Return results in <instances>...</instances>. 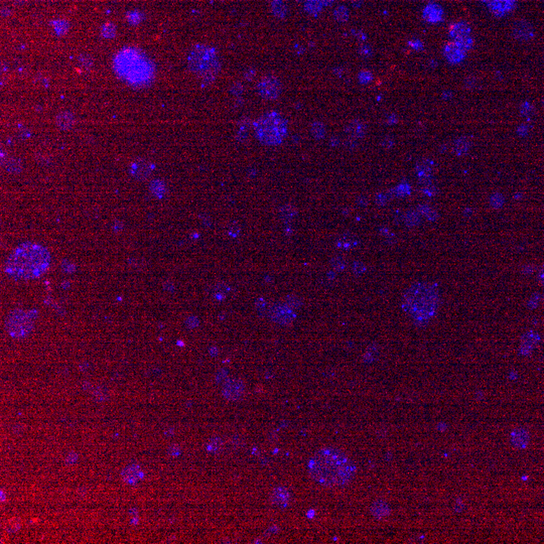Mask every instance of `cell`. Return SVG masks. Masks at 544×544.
<instances>
[{
    "label": "cell",
    "instance_id": "obj_23",
    "mask_svg": "<svg viewBox=\"0 0 544 544\" xmlns=\"http://www.w3.org/2000/svg\"><path fill=\"white\" fill-rule=\"evenodd\" d=\"M142 477V473L137 466H129L122 472V479L126 484H135Z\"/></svg>",
    "mask_w": 544,
    "mask_h": 544
},
{
    "label": "cell",
    "instance_id": "obj_13",
    "mask_svg": "<svg viewBox=\"0 0 544 544\" xmlns=\"http://www.w3.org/2000/svg\"><path fill=\"white\" fill-rule=\"evenodd\" d=\"M444 8L434 2L428 3L422 11V18L428 23H439L444 20Z\"/></svg>",
    "mask_w": 544,
    "mask_h": 544
},
{
    "label": "cell",
    "instance_id": "obj_46",
    "mask_svg": "<svg viewBox=\"0 0 544 544\" xmlns=\"http://www.w3.org/2000/svg\"><path fill=\"white\" fill-rule=\"evenodd\" d=\"M353 269H354V271H355V273H357V274H360V273H363V272L366 270V267H365V266L363 265L362 263H358V262H357V263H355V264H354V267H353Z\"/></svg>",
    "mask_w": 544,
    "mask_h": 544
},
{
    "label": "cell",
    "instance_id": "obj_52",
    "mask_svg": "<svg viewBox=\"0 0 544 544\" xmlns=\"http://www.w3.org/2000/svg\"><path fill=\"white\" fill-rule=\"evenodd\" d=\"M451 97H452V92H450V91H446V92L443 93V98H444L445 100H449V99H451Z\"/></svg>",
    "mask_w": 544,
    "mask_h": 544
},
{
    "label": "cell",
    "instance_id": "obj_38",
    "mask_svg": "<svg viewBox=\"0 0 544 544\" xmlns=\"http://www.w3.org/2000/svg\"><path fill=\"white\" fill-rule=\"evenodd\" d=\"M358 79H359L360 84L367 85L373 80V75L370 71H361L358 75Z\"/></svg>",
    "mask_w": 544,
    "mask_h": 544
},
{
    "label": "cell",
    "instance_id": "obj_6",
    "mask_svg": "<svg viewBox=\"0 0 544 544\" xmlns=\"http://www.w3.org/2000/svg\"><path fill=\"white\" fill-rule=\"evenodd\" d=\"M253 128L256 138L262 144L270 146L281 144L288 131L286 119L276 111L261 115L253 123Z\"/></svg>",
    "mask_w": 544,
    "mask_h": 544
},
{
    "label": "cell",
    "instance_id": "obj_12",
    "mask_svg": "<svg viewBox=\"0 0 544 544\" xmlns=\"http://www.w3.org/2000/svg\"><path fill=\"white\" fill-rule=\"evenodd\" d=\"M153 169L154 167L151 162L145 159H137L130 167V174L136 180L144 181L150 177Z\"/></svg>",
    "mask_w": 544,
    "mask_h": 544
},
{
    "label": "cell",
    "instance_id": "obj_7",
    "mask_svg": "<svg viewBox=\"0 0 544 544\" xmlns=\"http://www.w3.org/2000/svg\"><path fill=\"white\" fill-rule=\"evenodd\" d=\"M5 328L12 338L21 339L32 332L34 328V319L28 312L15 310L7 317Z\"/></svg>",
    "mask_w": 544,
    "mask_h": 544
},
{
    "label": "cell",
    "instance_id": "obj_41",
    "mask_svg": "<svg viewBox=\"0 0 544 544\" xmlns=\"http://www.w3.org/2000/svg\"><path fill=\"white\" fill-rule=\"evenodd\" d=\"M17 134H18V136H19L20 138H22V139H26V138H29V137L31 136V130H30L26 126H24V125H20V126H18Z\"/></svg>",
    "mask_w": 544,
    "mask_h": 544
},
{
    "label": "cell",
    "instance_id": "obj_3",
    "mask_svg": "<svg viewBox=\"0 0 544 544\" xmlns=\"http://www.w3.org/2000/svg\"><path fill=\"white\" fill-rule=\"evenodd\" d=\"M440 304L438 287L431 283L417 282L404 294L402 308L417 323H426L434 317Z\"/></svg>",
    "mask_w": 544,
    "mask_h": 544
},
{
    "label": "cell",
    "instance_id": "obj_22",
    "mask_svg": "<svg viewBox=\"0 0 544 544\" xmlns=\"http://www.w3.org/2000/svg\"><path fill=\"white\" fill-rule=\"evenodd\" d=\"M290 500V493L284 487L275 488L272 492V503L278 507H285L288 505Z\"/></svg>",
    "mask_w": 544,
    "mask_h": 544
},
{
    "label": "cell",
    "instance_id": "obj_4",
    "mask_svg": "<svg viewBox=\"0 0 544 544\" xmlns=\"http://www.w3.org/2000/svg\"><path fill=\"white\" fill-rule=\"evenodd\" d=\"M187 67L202 79L205 86L211 85L221 71V62L215 47L205 44L194 45L187 56Z\"/></svg>",
    "mask_w": 544,
    "mask_h": 544
},
{
    "label": "cell",
    "instance_id": "obj_29",
    "mask_svg": "<svg viewBox=\"0 0 544 544\" xmlns=\"http://www.w3.org/2000/svg\"><path fill=\"white\" fill-rule=\"evenodd\" d=\"M52 24V28H53V31L56 32V34L58 36H64L66 35L68 32H69V29H70V24L68 21L64 20V19H57V20H53L51 22Z\"/></svg>",
    "mask_w": 544,
    "mask_h": 544
},
{
    "label": "cell",
    "instance_id": "obj_27",
    "mask_svg": "<svg viewBox=\"0 0 544 544\" xmlns=\"http://www.w3.org/2000/svg\"><path fill=\"white\" fill-rule=\"evenodd\" d=\"M149 189L157 198H162L167 194V191H168L166 182L161 180H154L151 181L149 185Z\"/></svg>",
    "mask_w": 544,
    "mask_h": 544
},
{
    "label": "cell",
    "instance_id": "obj_49",
    "mask_svg": "<svg viewBox=\"0 0 544 544\" xmlns=\"http://www.w3.org/2000/svg\"><path fill=\"white\" fill-rule=\"evenodd\" d=\"M382 145H383L384 147H386V148H390V147L393 145V139H391V138H389V137L385 138V139L383 140V142H382Z\"/></svg>",
    "mask_w": 544,
    "mask_h": 544
},
{
    "label": "cell",
    "instance_id": "obj_51",
    "mask_svg": "<svg viewBox=\"0 0 544 544\" xmlns=\"http://www.w3.org/2000/svg\"><path fill=\"white\" fill-rule=\"evenodd\" d=\"M538 279H539V282L541 284H544V265L541 266V268L539 269L538 272Z\"/></svg>",
    "mask_w": 544,
    "mask_h": 544
},
{
    "label": "cell",
    "instance_id": "obj_48",
    "mask_svg": "<svg viewBox=\"0 0 544 544\" xmlns=\"http://www.w3.org/2000/svg\"><path fill=\"white\" fill-rule=\"evenodd\" d=\"M398 122V118L396 115H389L387 118V124L388 125H394Z\"/></svg>",
    "mask_w": 544,
    "mask_h": 544
},
{
    "label": "cell",
    "instance_id": "obj_1",
    "mask_svg": "<svg viewBox=\"0 0 544 544\" xmlns=\"http://www.w3.org/2000/svg\"><path fill=\"white\" fill-rule=\"evenodd\" d=\"M312 478L325 487H342L356 475V466L341 450L324 448L314 454L309 463Z\"/></svg>",
    "mask_w": 544,
    "mask_h": 544
},
{
    "label": "cell",
    "instance_id": "obj_42",
    "mask_svg": "<svg viewBox=\"0 0 544 544\" xmlns=\"http://www.w3.org/2000/svg\"><path fill=\"white\" fill-rule=\"evenodd\" d=\"M430 210H431V208L428 205H420L417 208V211L421 216H426L429 213Z\"/></svg>",
    "mask_w": 544,
    "mask_h": 544
},
{
    "label": "cell",
    "instance_id": "obj_20",
    "mask_svg": "<svg viewBox=\"0 0 544 544\" xmlns=\"http://www.w3.org/2000/svg\"><path fill=\"white\" fill-rule=\"evenodd\" d=\"M76 119L73 113L62 111L56 116V125L62 130H69L75 125Z\"/></svg>",
    "mask_w": 544,
    "mask_h": 544
},
{
    "label": "cell",
    "instance_id": "obj_32",
    "mask_svg": "<svg viewBox=\"0 0 544 544\" xmlns=\"http://www.w3.org/2000/svg\"><path fill=\"white\" fill-rule=\"evenodd\" d=\"M420 217L421 215L418 213V211H410L408 212L407 215L405 216V223L407 224L408 226H415L417 224H419L420 222Z\"/></svg>",
    "mask_w": 544,
    "mask_h": 544
},
{
    "label": "cell",
    "instance_id": "obj_25",
    "mask_svg": "<svg viewBox=\"0 0 544 544\" xmlns=\"http://www.w3.org/2000/svg\"><path fill=\"white\" fill-rule=\"evenodd\" d=\"M472 146V141L469 137H466V136H461L459 138H457L455 141H454V144H453V150L455 152L456 155L458 156H463V155H466L470 148Z\"/></svg>",
    "mask_w": 544,
    "mask_h": 544
},
{
    "label": "cell",
    "instance_id": "obj_18",
    "mask_svg": "<svg viewBox=\"0 0 544 544\" xmlns=\"http://www.w3.org/2000/svg\"><path fill=\"white\" fill-rule=\"evenodd\" d=\"M471 26L465 21L454 22L450 26V37L453 41H457L471 36Z\"/></svg>",
    "mask_w": 544,
    "mask_h": 544
},
{
    "label": "cell",
    "instance_id": "obj_35",
    "mask_svg": "<svg viewBox=\"0 0 544 544\" xmlns=\"http://www.w3.org/2000/svg\"><path fill=\"white\" fill-rule=\"evenodd\" d=\"M142 13L139 12V11H129L127 14H126V19L127 21L132 24V25H135L138 24L142 21Z\"/></svg>",
    "mask_w": 544,
    "mask_h": 544
},
{
    "label": "cell",
    "instance_id": "obj_5",
    "mask_svg": "<svg viewBox=\"0 0 544 544\" xmlns=\"http://www.w3.org/2000/svg\"><path fill=\"white\" fill-rule=\"evenodd\" d=\"M116 72L131 83H145L152 77V68L145 57L132 48L124 49L114 61Z\"/></svg>",
    "mask_w": 544,
    "mask_h": 544
},
{
    "label": "cell",
    "instance_id": "obj_36",
    "mask_svg": "<svg viewBox=\"0 0 544 544\" xmlns=\"http://www.w3.org/2000/svg\"><path fill=\"white\" fill-rule=\"evenodd\" d=\"M421 192H422V194H423L424 196L431 198V197H434V196L438 194V188H437V186H436L434 184H432V182H431V183H428V184H424V185L422 186V188H421Z\"/></svg>",
    "mask_w": 544,
    "mask_h": 544
},
{
    "label": "cell",
    "instance_id": "obj_14",
    "mask_svg": "<svg viewBox=\"0 0 544 544\" xmlns=\"http://www.w3.org/2000/svg\"><path fill=\"white\" fill-rule=\"evenodd\" d=\"M516 3L517 0H491L488 6L495 16L502 17L512 11L516 7Z\"/></svg>",
    "mask_w": 544,
    "mask_h": 544
},
{
    "label": "cell",
    "instance_id": "obj_31",
    "mask_svg": "<svg viewBox=\"0 0 544 544\" xmlns=\"http://www.w3.org/2000/svg\"><path fill=\"white\" fill-rule=\"evenodd\" d=\"M78 62H79V65L86 71H90L91 69L94 67V60L88 53L80 55Z\"/></svg>",
    "mask_w": 544,
    "mask_h": 544
},
{
    "label": "cell",
    "instance_id": "obj_21",
    "mask_svg": "<svg viewBox=\"0 0 544 544\" xmlns=\"http://www.w3.org/2000/svg\"><path fill=\"white\" fill-rule=\"evenodd\" d=\"M271 317L275 321H278L280 323H287L291 321L294 317L292 311L289 309V307H275L272 310Z\"/></svg>",
    "mask_w": 544,
    "mask_h": 544
},
{
    "label": "cell",
    "instance_id": "obj_16",
    "mask_svg": "<svg viewBox=\"0 0 544 544\" xmlns=\"http://www.w3.org/2000/svg\"><path fill=\"white\" fill-rule=\"evenodd\" d=\"M540 341V337L537 333L535 332H527L523 337H522V340H521V345H520V352L522 355H529L530 353H532V351L536 348V346L538 345Z\"/></svg>",
    "mask_w": 544,
    "mask_h": 544
},
{
    "label": "cell",
    "instance_id": "obj_53",
    "mask_svg": "<svg viewBox=\"0 0 544 544\" xmlns=\"http://www.w3.org/2000/svg\"><path fill=\"white\" fill-rule=\"evenodd\" d=\"M518 132H519L520 134H525V133H526V128H525V126L523 125V126H521L520 128H518Z\"/></svg>",
    "mask_w": 544,
    "mask_h": 544
},
{
    "label": "cell",
    "instance_id": "obj_11",
    "mask_svg": "<svg viewBox=\"0 0 544 544\" xmlns=\"http://www.w3.org/2000/svg\"><path fill=\"white\" fill-rule=\"evenodd\" d=\"M245 391V386L241 380L232 379L229 380L223 387V395L228 400H239L242 398Z\"/></svg>",
    "mask_w": 544,
    "mask_h": 544
},
{
    "label": "cell",
    "instance_id": "obj_50",
    "mask_svg": "<svg viewBox=\"0 0 544 544\" xmlns=\"http://www.w3.org/2000/svg\"><path fill=\"white\" fill-rule=\"evenodd\" d=\"M530 109H531V106L528 103H524L521 107V113L523 115H526L528 112H530Z\"/></svg>",
    "mask_w": 544,
    "mask_h": 544
},
{
    "label": "cell",
    "instance_id": "obj_30",
    "mask_svg": "<svg viewBox=\"0 0 544 544\" xmlns=\"http://www.w3.org/2000/svg\"><path fill=\"white\" fill-rule=\"evenodd\" d=\"M116 33H117L116 26L111 22H107V23L103 24L102 28H101V36H102V38H104L106 40L113 39L116 36Z\"/></svg>",
    "mask_w": 544,
    "mask_h": 544
},
{
    "label": "cell",
    "instance_id": "obj_15",
    "mask_svg": "<svg viewBox=\"0 0 544 544\" xmlns=\"http://www.w3.org/2000/svg\"><path fill=\"white\" fill-rule=\"evenodd\" d=\"M444 56L448 60L449 63H451L453 65H456V64L461 63L465 60V58L467 56V52L465 50H463L453 41V42H451V43L445 45V47H444Z\"/></svg>",
    "mask_w": 544,
    "mask_h": 544
},
{
    "label": "cell",
    "instance_id": "obj_2",
    "mask_svg": "<svg viewBox=\"0 0 544 544\" xmlns=\"http://www.w3.org/2000/svg\"><path fill=\"white\" fill-rule=\"evenodd\" d=\"M50 255L45 247L35 243L19 245L7 258L5 271L15 279H33L47 269Z\"/></svg>",
    "mask_w": 544,
    "mask_h": 544
},
{
    "label": "cell",
    "instance_id": "obj_8",
    "mask_svg": "<svg viewBox=\"0 0 544 544\" xmlns=\"http://www.w3.org/2000/svg\"><path fill=\"white\" fill-rule=\"evenodd\" d=\"M259 96L267 101H274L279 98L282 93V83L275 76H265L263 77L256 86Z\"/></svg>",
    "mask_w": 544,
    "mask_h": 544
},
{
    "label": "cell",
    "instance_id": "obj_28",
    "mask_svg": "<svg viewBox=\"0 0 544 544\" xmlns=\"http://www.w3.org/2000/svg\"><path fill=\"white\" fill-rule=\"evenodd\" d=\"M5 169L10 174H19L22 171L21 160L16 157L9 158L5 164Z\"/></svg>",
    "mask_w": 544,
    "mask_h": 544
},
{
    "label": "cell",
    "instance_id": "obj_19",
    "mask_svg": "<svg viewBox=\"0 0 544 544\" xmlns=\"http://www.w3.org/2000/svg\"><path fill=\"white\" fill-rule=\"evenodd\" d=\"M346 132L352 139H360L367 132V125L361 120L355 119L347 125Z\"/></svg>",
    "mask_w": 544,
    "mask_h": 544
},
{
    "label": "cell",
    "instance_id": "obj_40",
    "mask_svg": "<svg viewBox=\"0 0 544 544\" xmlns=\"http://www.w3.org/2000/svg\"><path fill=\"white\" fill-rule=\"evenodd\" d=\"M34 82H35L36 85L41 86V87H47L48 84H49L48 79L45 76H43V75H37L35 77V79H34Z\"/></svg>",
    "mask_w": 544,
    "mask_h": 544
},
{
    "label": "cell",
    "instance_id": "obj_33",
    "mask_svg": "<svg viewBox=\"0 0 544 544\" xmlns=\"http://www.w3.org/2000/svg\"><path fill=\"white\" fill-rule=\"evenodd\" d=\"M453 42L458 45L463 50H465L466 52L469 51L474 45V40H473V38L471 36L467 37V38H464V39H460V40H457V41H453Z\"/></svg>",
    "mask_w": 544,
    "mask_h": 544
},
{
    "label": "cell",
    "instance_id": "obj_47",
    "mask_svg": "<svg viewBox=\"0 0 544 544\" xmlns=\"http://www.w3.org/2000/svg\"><path fill=\"white\" fill-rule=\"evenodd\" d=\"M438 216H439V215H438V213H437V212H436L434 210H432V209H431V210L429 211V213H428V214H427V215H426L425 217H426V218H427V219H428L429 221H434V220H437V219H438Z\"/></svg>",
    "mask_w": 544,
    "mask_h": 544
},
{
    "label": "cell",
    "instance_id": "obj_34",
    "mask_svg": "<svg viewBox=\"0 0 544 544\" xmlns=\"http://www.w3.org/2000/svg\"><path fill=\"white\" fill-rule=\"evenodd\" d=\"M411 193V186L407 182H402L394 188V194L397 197H406Z\"/></svg>",
    "mask_w": 544,
    "mask_h": 544
},
{
    "label": "cell",
    "instance_id": "obj_44",
    "mask_svg": "<svg viewBox=\"0 0 544 544\" xmlns=\"http://www.w3.org/2000/svg\"><path fill=\"white\" fill-rule=\"evenodd\" d=\"M360 53L364 57H370L372 55V49L369 45H362L360 47Z\"/></svg>",
    "mask_w": 544,
    "mask_h": 544
},
{
    "label": "cell",
    "instance_id": "obj_45",
    "mask_svg": "<svg viewBox=\"0 0 544 544\" xmlns=\"http://www.w3.org/2000/svg\"><path fill=\"white\" fill-rule=\"evenodd\" d=\"M216 442H217V439L213 440V441L209 444V447H208V448H209L210 451H212V452H217V451L220 449V447H221V443H219V444L217 445Z\"/></svg>",
    "mask_w": 544,
    "mask_h": 544
},
{
    "label": "cell",
    "instance_id": "obj_54",
    "mask_svg": "<svg viewBox=\"0 0 544 544\" xmlns=\"http://www.w3.org/2000/svg\"><path fill=\"white\" fill-rule=\"evenodd\" d=\"M14 3H17V4H23L25 2H28L29 0H12Z\"/></svg>",
    "mask_w": 544,
    "mask_h": 544
},
{
    "label": "cell",
    "instance_id": "obj_43",
    "mask_svg": "<svg viewBox=\"0 0 544 544\" xmlns=\"http://www.w3.org/2000/svg\"><path fill=\"white\" fill-rule=\"evenodd\" d=\"M465 86L469 89L474 88L476 86V78L475 77H468L465 81Z\"/></svg>",
    "mask_w": 544,
    "mask_h": 544
},
{
    "label": "cell",
    "instance_id": "obj_17",
    "mask_svg": "<svg viewBox=\"0 0 544 544\" xmlns=\"http://www.w3.org/2000/svg\"><path fill=\"white\" fill-rule=\"evenodd\" d=\"M529 440H530V437H529L528 431L522 427L515 428L511 432L510 441H511L512 446L515 447L516 449H520V450L525 449L529 444Z\"/></svg>",
    "mask_w": 544,
    "mask_h": 544
},
{
    "label": "cell",
    "instance_id": "obj_9",
    "mask_svg": "<svg viewBox=\"0 0 544 544\" xmlns=\"http://www.w3.org/2000/svg\"><path fill=\"white\" fill-rule=\"evenodd\" d=\"M434 170V161L430 158L420 159L416 164L415 172L418 178V181L421 184H428L432 181V173Z\"/></svg>",
    "mask_w": 544,
    "mask_h": 544
},
{
    "label": "cell",
    "instance_id": "obj_55",
    "mask_svg": "<svg viewBox=\"0 0 544 544\" xmlns=\"http://www.w3.org/2000/svg\"><path fill=\"white\" fill-rule=\"evenodd\" d=\"M482 1H483V2H485V3H487V4H488V3H489V2H490V1H491V0H482Z\"/></svg>",
    "mask_w": 544,
    "mask_h": 544
},
{
    "label": "cell",
    "instance_id": "obj_24",
    "mask_svg": "<svg viewBox=\"0 0 544 544\" xmlns=\"http://www.w3.org/2000/svg\"><path fill=\"white\" fill-rule=\"evenodd\" d=\"M371 513L374 517L376 518H384V517H387L389 514H390V507L389 505L383 501V500H378L376 502L373 503V505L371 506Z\"/></svg>",
    "mask_w": 544,
    "mask_h": 544
},
{
    "label": "cell",
    "instance_id": "obj_37",
    "mask_svg": "<svg viewBox=\"0 0 544 544\" xmlns=\"http://www.w3.org/2000/svg\"><path fill=\"white\" fill-rule=\"evenodd\" d=\"M490 204L495 209L501 208L502 205L504 204V197L499 193L492 195L491 198H490Z\"/></svg>",
    "mask_w": 544,
    "mask_h": 544
},
{
    "label": "cell",
    "instance_id": "obj_10",
    "mask_svg": "<svg viewBox=\"0 0 544 544\" xmlns=\"http://www.w3.org/2000/svg\"><path fill=\"white\" fill-rule=\"evenodd\" d=\"M512 34L516 40L520 42H527L533 39L534 29L532 24L527 20L520 19L514 23Z\"/></svg>",
    "mask_w": 544,
    "mask_h": 544
},
{
    "label": "cell",
    "instance_id": "obj_26",
    "mask_svg": "<svg viewBox=\"0 0 544 544\" xmlns=\"http://www.w3.org/2000/svg\"><path fill=\"white\" fill-rule=\"evenodd\" d=\"M357 244H358V239L353 234H350V233L342 235L337 241V246L342 249H353L354 247L357 246Z\"/></svg>",
    "mask_w": 544,
    "mask_h": 544
},
{
    "label": "cell",
    "instance_id": "obj_39",
    "mask_svg": "<svg viewBox=\"0 0 544 544\" xmlns=\"http://www.w3.org/2000/svg\"><path fill=\"white\" fill-rule=\"evenodd\" d=\"M407 44L409 45V47L412 48L415 51H421L424 48V44L418 39H412V40L408 41Z\"/></svg>",
    "mask_w": 544,
    "mask_h": 544
}]
</instances>
